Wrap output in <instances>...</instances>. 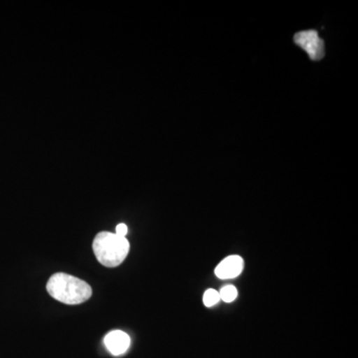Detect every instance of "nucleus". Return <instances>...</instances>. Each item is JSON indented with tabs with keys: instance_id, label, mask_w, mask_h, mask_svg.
<instances>
[{
	"instance_id": "1",
	"label": "nucleus",
	"mask_w": 358,
	"mask_h": 358,
	"mask_svg": "<svg viewBox=\"0 0 358 358\" xmlns=\"http://www.w3.org/2000/svg\"><path fill=\"white\" fill-rule=\"evenodd\" d=\"M46 289L52 298L66 305H80L88 301L93 294L89 284L65 273L51 275Z\"/></svg>"
},
{
	"instance_id": "2",
	"label": "nucleus",
	"mask_w": 358,
	"mask_h": 358,
	"mask_svg": "<svg viewBox=\"0 0 358 358\" xmlns=\"http://www.w3.org/2000/svg\"><path fill=\"white\" fill-rule=\"evenodd\" d=\"M93 251L96 260L103 266L115 268L121 265L128 256L129 243L126 237L103 231L94 239Z\"/></svg>"
},
{
	"instance_id": "3",
	"label": "nucleus",
	"mask_w": 358,
	"mask_h": 358,
	"mask_svg": "<svg viewBox=\"0 0 358 358\" xmlns=\"http://www.w3.org/2000/svg\"><path fill=\"white\" fill-rule=\"evenodd\" d=\"M294 43L301 47L313 61H319L324 56V41L320 38L315 30H307L296 33L294 37Z\"/></svg>"
},
{
	"instance_id": "4",
	"label": "nucleus",
	"mask_w": 358,
	"mask_h": 358,
	"mask_svg": "<svg viewBox=\"0 0 358 358\" xmlns=\"http://www.w3.org/2000/svg\"><path fill=\"white\" fill-rule=\"evenodd\" d=\"M244 268L243 259L240 256H229L224 259L215 268V274L219 279L227 280L236 278Z\"/></svg>"
},
{
	"instance_id": "5",
	"label": "nucleus",
	"mask_w": 358,
	"mask_h": 358,
	"mask_svg": "<svg viewBox=\"0 0 358 358\" xmlns=\"http://www.w3.org/2000/svg\"><path fill=\"white\" fill-rule=\"evenodd\" d=\"M105 345L113 355H121L129 350L131 338L124 331H113L106 336Z\"/></svg>"
},
{
	"instance_id": "6",
	"label": "nucleus",
	"mask_w": 358,
	"mask_h": 358,
	"mask_svg": "<svg viewBox=\"0 0 358 358\" xmlns=\"http://www.w3.org/2000/svg\"><path fill=\"white\" fill-rule=\"evenodd\" d=\"M220 300L226 301V303H231V301L236 300L238 296L237 289L234 286L224 287L220 292H219Z\"/></svg>"
},
{
	"instance_id": "7",
	"label": "nucleus",
	"mask_w": 358,
	"mask_h": 358,
	"mask_svg": "<svg viewBox=\"0 0 358 358\" xmlns=\"http://www.w3.org/2000/svg\"><path fill=\"white\" fill-rule=\"evenodd\" d=\"M219 301H220V296H219V292L216 291V289H209L205 292L203 303L207 308L213 307Z\"/></svg>"
},
{
	"instance_id": "8",
	"label": "nucleus",
	"mask_w": 358,
	"mask_h": 358,
	"mask_svg": "<svg viewBox=\"0 0 358 358\" xmlns=\"http://www.w3.org/2000/svg\"><path fill=\"white\" fill-rule=\"evenodd\" d=\"M127 233H128V227H127L126 224H119L117 228H115V234H117V236L124 237Z\"/></svg>"
}]
</instances>
